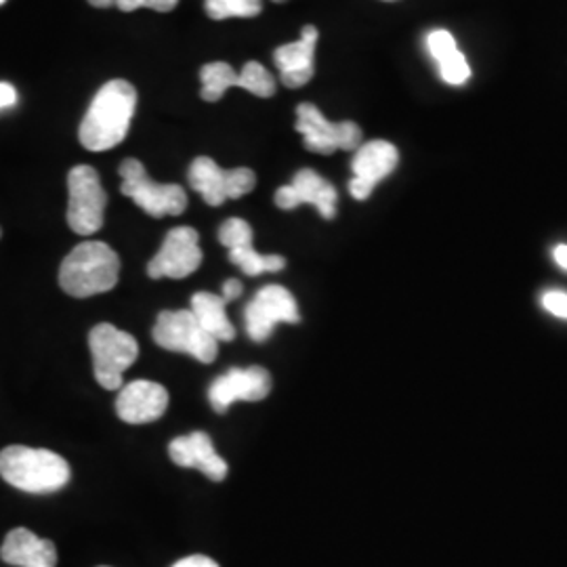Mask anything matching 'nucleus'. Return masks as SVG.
I'll return each instance as SVG.
<instances>
[{
    "mask_svg": "<svg viewBox=\"0 0 567 567\" xmlns=\"http://www.w3.org/2000/svg\"><path fill=\"white\" fill-rule=\"evenodd\" d=\"M137 107V91L131 82L103 84L81 122L79 140L89 152H105L124 142Z\"/></svg>",
    "mask_w": 567,
    "mask_h": 567,
    "instance_id": "obj_1",
    "label": "nucleus"
},
{
    "mask_svg": "<svg viewBox=\"0 0 567 567\" xmlns=\"http://www.w3.org/2000/svg\"><path fill=\"white\" fill-rule=\"evenodd\" d=\"M121 276V259L107 244L82 243L70 250L60 267V286L74 299L110 292Z\"/></svg>",
    "mask_w": 567,
    "mask_h": 567,
    "instance_id": "obj_2",
    "label": "nucleus"
},
{
    "mask_svg": "<svg viewBox=\"0 0 567 567\" xmlns=\"http://www.w3.org/2000/svg\"><path fill=\"white\" fill-rule=\"evenodd\" d=\"M0 477L28 494H51L72 477L65 458L44 447L9 446L0 452Z\"/></svg>",
    "mask_w": 567,
    "mask_h": 567,
    "instance_id": "obj_3",
    "label": "nucleus"
},
{
    "mask_svg": "<svg viewBox=\"0 0 567 567\" xmlns=\"http://www.w3.org/2000/svg\"><path fill=\"white\" fill-rule=\"evenodd\" d=\"M89 347L97 383L107 391L122 389V374L135 364L140 355V344L135 337L103 322L91 330Z\"/></svg>",
    "mask_w": 567,
    "mask_h": 567,
    "instance_id": "obj_4",
    "label": "nucleus"
},
{
    "mask_svg": "<svg viewBox=\"0 0 567 567\" xmlns=\"http://www.w3.org/2000/svg\"><path fill=\"white\" fill-rule=\"evenodd\" d=\"M121 192L131 198L154 219L166 215H182L187 208V194L179 185L156 183L150 179L145 166L135 158H126L121 164Z\"/></svg>",
    "mask_w": 567,
    "mask_h": 567,
    "instance_id": "obj_5",
    "label": "nucleus"
},
{
    "mask_svg": "<svg viewBox=\"0 0 567 567\" xmlns=\"http://www.w3.org/2000/svg\"><path fill=\"white\" fill-rule=\"evenodd\" d=\"M68 225L79 236H93L103 227L107 194L97 171L89 164L74 166L68 175Z\"/></svg>",
    "mask_w": 567,
    "mask_h": 567,
    "instance_id": "obj_6",
    "label": "nucleus"
},
{
    "mask_svg": "<svg viewBox=\"0 0 567 567\" xmlns=\"http://www.w3.org/2000/svg\"><path fill=\"white\" fill-rule=\"evenodd\" d=\"M152 337L166 351L187 353L203 364H213L219 353V343L198 324L189 309L163 311L156 320Z\"/></svg>",
    "mask_w": 567,
    "mask_h": 567,
    "instance_id": "obj_7",
    "label": "nucleus"
},
{
    "mask_svg": "<svg viewBox=\"0 0 567 567\" xmlns=\"http://www.w3.org/2000/svg\"><path fill=\"white\" fill-rule=\"evenodd\" d=\"M297 131L303 135L309 152L324 156L337 150L353 152L362 145V128L355 122H330L313 103L297 107Z\"/></svg>",
    "mask_w": 567,
    "mask_h": 567,
    "instance_id": "obj_8",
    "label": "nucleus"
},
{
    "mask_svg": "<svg viewBox=\"0 0 567 567\" xmlns=\"http://www.w3.org/2000/svg\"><path fill=\"white\" fill-rule=\"evenodd\" d=\"M189 185L203 196L204 203L221 206L225 200H236L250 194L257 185V175L244 166L224 171L213 158L200 156L189 166Z\"/></svg>",
    "mask_w": 567,
    "mask_h": 567,
    "instance_id": "obj_9",
    "label": "nucleus"
},
{
    "mask_svg": "<svg viewBox=\"0 0 567 567\" xmlns=\"http://www.w3.org/2000/svg\"><path fill=\"white\" fill-rule=\"evenodd\" d=\"M297 299L288 288L269 284L261 288L244 311L246 332L255 343H265L278 324H299Z\"/></svg>",
    "mask_w": 567,
    "mask_h": 567,
    "instance_id": "obj_10",
    "label": "nucleus"
},
{
    "mask_svg": "<svg viewBox=\"0 0 567 567\" xmlns=\"http://www.w3.org/2000/svg\"><path fill=\"white\" fill-rule=\"evenodd\" d=\"M200 236L194 227H175L166 234L163 248L158 255L147 264V276L152 280L173 278L183 280L192 276L203 265V250H200Z\"/></svg>",
    "mask_w": 567,
    "mask_h": 567,
    "instance_id": "obj_11",
    "label": "nucleus"
},
{
    "mask_svg": "<svg viewBox=\"0 0 567 567\" xmlns=\"http://www.w3.org/2000/svg\"><path fill=\"white\" fill-rule=\"evenodd\" d=\"M271 391V377L261 365L231 368L215 379L208 389V402L217 414H225L236 402H261Z\"/></svg>",
    "mask_w": 567,
    "mask_h": 567,
    "instance_id": "obj_12",
    "label": "nucleus"
},
{
    "mask_svg": "<svg viewBox=\"0 0 567 567\" xmlns=\"http://www.w3.org/2000/svg\"><path fill=\"white\" fill-rule=\"evenodd\" d=\"M400 163V152L393 143L377 140L360 145L353 156V179L349 183V192L355 200H368L374 192L377 183L389 177Z\"/></svg>",
    "mask_w": 567,
    "mask_h": 567,
    "instance_id": "obj_13",
    "label": "nucleus"
},
{
    "mask_svg": "<svg viewBox=\"0 0 567 567\" xmlns=\"http://www.w3.org/2000/svg\"><path fill=\"white\" fill-rule=\"evenodd\" d=\"M339 194L332 183L326 182L316 171L303 168L295 175L290 185H284L276 192V206L282 210H292L301 204H311L320 210L324 219H334Z\"/></svg>",
    "mask_w": 567,
    "mask_h": 567,
    "instance_id": "obj_14",
    "label": "nucleus"
},
{
    "mask_svg": "<svg viewBox=\"0 0 567 567\" xmlns=\"http://www.w3.org/2000/svg\"><path fill=\"white\" fill-rule=\"evenodd\" d=\"M168 408V391L152 381H133L122 386L116 398V414L128 425H147L163 416Z\"/></svg>",
    "mask_w": 567,
    "mask_h": 567,
    "instance_id": "obj_15",
    "label": "nucleus"
},
{
    "mask_svg": "<svg viewBox=\"0 0 567 567\" xmlns=\"http://www.w3.org/2000/svg\"><path fill=\"white\" fill-rule=\"evenodd\" d=\"M171 461L183 468H198L210 482H224L229 466L213 446V440L204 431H194L185 437H175L168 446Z\"/></svg>",
    "mask_w": 567,
    "mask_h": 567,
    "instance_id": "obj_16",
    "label": "nucleus"
},
{
    "mask_svg": "<svg viewBox=\"0 0 567 567\" xmlns=\"http://www.w3.org/2000/svg\"><path fill=\"white\" fill-rule=\"evenodd\" d=\"M316 42H318V30L313 25H305L301 41L282 44L276 49L274 60L280 70V81L288 89H301L313 79Z\"/></svg>",
    "mask_w": 567,
    "mask_h": 567,
    "instance_id": "obj_17",
    "label": "nucleus"
},
{
    "mask_svg": "<svg viewBox=\"0 0 567 567\" xmlns=\"http://www.w3.org/2000/svg\"><path fill=\"white\" fill-rule=\"evenodd\" d=\"M0 559L16 567H55L58 548L51 540L39 538L34 532L16 527L7 534L0 547Z\"/></svg>",
    "mask_w": 567,
    "mask_h": 567,
    "instance_id": "obj_18",
    "label": "nucleus"
},
{
    "mask_svg": "<svg viewBox=\"0 0 567 567\" xmlns=\"http://www.w3.org/2000/svg\"><path fill=\"white\" fill-rule=\"evenodd\" d=\"M225 307L224 297L213 292H196L192 297L189 311L217 343H229L236 339V328L229 322Z\"/></svg>",
    "mask_w": 567,
    "mask_h": 567,
    "instance_id": "obj_19",
    "label": "nucleus"
},
{
    "mask_svg": "<svg viewBox=\"0 0 567 567\" xmlns=\"http://www.w3.org/2000/svg\"><path fill=\"white\" fill-rule=\"evenodd\" d=\"M229 261L238 265L246 276L257 278L261 274H276L286 267V259L280 255H259L252 244L229 250Z\"/></svg>",
    "mask_w": 567,
    "mask_h": 567,
    "instance_id": "obj_20",
    "label": "nucleus"
},
{
    "mask_svg": "<svg viewBox=\"0 0 567 567\" xmlns=\"http://www.w3.org/2000/svg\"><path fill=\"white\" fill-rule=\"evenodd\" d=\"M200 81H203L204 102H219L225 95L227 89L238 86V74L236 70L225 63V61H215V63H206L200 70Z\"/></svg>",
    "mask_w": 567,
    "mask_h": 567,
    "instance_id": "obj_21",
    "label": "nucleus"
},
{
    "mask_svg": "<svg viewBox=\"0 0 567 567\" xmlns=\"http://www.w3.org/2000/svg\"><path fill=\"white\" fill-rule=\"evenodd\" d=\"M264 9L261 0H206V13L213 20L227 18H255Z\"/></svg>",
    "mask_w": 567,
    "mask_h": 567,
    "instance_id": "obj_22",
    "label": "nucleus"
},
{
    "mask_svg": "<svg viewBox=\"0 0 567 567\" xmlns=\"http://www.w3.org/2000/svg\"><path fill=\"white\" fill-rule=\"evenodd\" d=\"M238 86L257 97H271L276 93V79L261 63L248 61L244 65L243 74H238Z\"/></svg>",
    "mask_w": 567,
    "mask_h": 567,
    "instance_id": "obj_23",
    "label": "nucleus"
},
{
    "mask_svg": "<svg viewBox=\"0 0 567 567\" xmlns=\"http://www.w3.org/2000/svg\"><path fill=\"white\" fill-rule=\"evenodd\" d=\"M219 243L224 244L227 250L248 246V244H252V227L244 219H236V217L227 219L219 229Z\"/></svg>",
    "mask_w": 567,
    "mask_h": 567,
    "instance_id": "obj_24",
    "label": "nucleus"
},
{
    "mask_svg": "<svg viewBox=\"0 0 567 567\" xmlns=\"http://www.w3.org/2000/svg\"><path fill=\"white\" fill-rule=\"evenodd\" d=\"M440 76L444 79L447 84H465L471 79V68H468V61L465 55L458 51H454L452 55H447L446 60L440 61Z\"/></svg>",
    "mask_w": 567,
    "mask_h": 567,
    "instance_id": "obj_25",
    "label": "nucleus"
},
{
    "mask_svg": "<svg viewBox=\"0 0 567 567\" xmlns=\"http://www.w3.org/2000/svg\"><path fill=\"white\" fill-rule=\"evenodd\" d=\"M426 49H429V55L440 63V61L446 60L447 55H452L454 51H458V44L447 30H433L426 37Z\"/></svg>",
    "mask_w": 567,
    "mask_h": 567,
    "instance_id": "obj_26",
    "label": "nucleus"
},
{
    "mask_svg": "<svg viewBox=\"0 0 567 567\" xmlns=\"http://www.w3.org/2000/svg\"><path fill=\"white\" fill-rule=\"evenodd\" d=\"M116 4H118L121 11H126V13L137 11L142 7L161 11V13H168L179 4V0H116Z\"/></svg>",
    "mask_w": 567,
    "mask_h": 567,
    "instance_id": "obj_27",
    "label": "nucleus"
},
{
    "mask_svg": "<svg viewBox=\"0 0 567 567\" xmlns=\"http://www.w3.org/2000/svg\"><path fill=\"white\" fill-rule=\"evenodd\" d=\"M540 303L550 316L567 320V292H564V290H547L543 295Z\"/></svg>",
    "mask_w": 567,
    "mask_h": 567,
    "instance_id": "obj_28",
    "label": "nucleus"
},
{
    "mask_svg": "<svg viewBox=\"0 0 567 567\" xmlns=\"http://www.w3.org/2000/svg\"><path fill=\"white\" fill-rule=\"evenodd\" d=\"M18 102V91L13 84L9 82H0V110H7V107H13Z\"/></svg>",
    "mask_w": 567,
    "mask_h": 567,
    "instance_id": "obj_29",
    "label": "nucleus"
},
{
    "mask_svg": "<svg viewBox=\"0 0 567 567\" xmlns=\"http://www.w3.org/2000/svg\"><path fill=\"white\" fill-rule=\"evenodd\" d=\"M173 567H219L217 561H213L210 557H204V555H192V557H185L182 561H177Z\"/></svg>",
    "mask_w": 567,
    "mask_h": 567,
    "instance_id": "obj_30",
    "label": "nucleus"
},
{
    "mask_svg": "<svg viewBox=\"0 0 567 567\" xmlns=\"http://www.w3.org/2000/svg\"><path fill=\"white\" fill-rule=\"evenodd\" d=\"M243 282L240 280H227L224 284V301L225 303H229V301H236L240 295H243Z\"/></svg>",
    "mask_w": 567,
    "mask_h": 567,
    "instance_id": "obj_31",
    "label": "nucleus"
},
{
    "mask_svg": "<svg viewBox=\"0 0 567 567\" xmlns=\"http://www.w3.org/2000/svg\"><path fill=\"white\" fill-rule=\"evenodd\" d=\"M553 259H555V264L559 265L561 269H566L567 271V244H559V246H555V250H553Z\"/></svg>",
    "mask_w": 567,
    "mask_h": 567,
    "instance_id": "obj_32",
    "label": "nucleus"
},
{
    "mask_svg": "<svg viewBox=\"0 0 567 567\" xmlns=\"http://www.w3.org/2000/svg\"><path fill=\"white\" fill-rule=\"evenodd\" d=\"M93 7H97V9H107V7H112V4H116V0H89Z\"/></svg>",
    "mask_w": 567,
    "mask_h": 567,
    "instance_id": "obj_33",
    "label": "nucleus"
},
{
    "mask_svg": "<svg viewBox=\"0 0 567 567\" xmlns=\"http://www.w3.org/2000/svg\"><path fill=\"white\" fill-rule=\"evenodd\" d=\"M274 2H286V0H274Z\"/></svg>",
    "mask_w": 567,
    "mask_h": 567,
    "instance_id": "obj_34",
    "label": "nucleus"
},
{
    "mask_svg": "<svg viewBox=\"0 0 567 567\" xmlns=\"http://www.w3.org/2000/svg\"><path fill=\"white\" fill-rule=\"evenodd\" d=\"M4 2H7V0H0V4H4Z\"/></svg>",
    "mask_w": 567,
    "mask_h": 567,
    "instance_id": "obj_35",
    "label": "nucleus"
},
{
    "mask_svg": "<svg viewBox=\"0 0 567 567\" xmlns=\"http://www.w3.org/2000/svg\"><path fill=\"white\" fill-rule=\"evenodd\" d=\"M385 2H395V0H385Z\"/></svg>",
    "mask_w": 567,
    "mask_h": 567,
    "instance_id": "obj_36",
    "label": "nucleus"
},
{
    "mask_svg": "<svg viewBox=\"0 0 567 567\" xmlns=\"http://www.w3.org/2000/svg\"><path fill=\"white\" fill-rule=\"evenodd\" d=\"M0 236H2V229H0Z\"/></svg>",
    "mask_w": 567,
    "mask_h": 567,
    "instance_id": "obj_37",
    "label": "nucleus"
}]
</instances>
